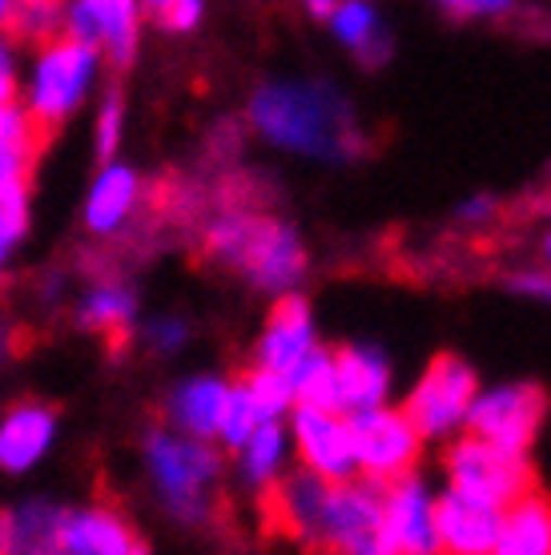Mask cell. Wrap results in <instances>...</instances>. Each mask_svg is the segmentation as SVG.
<instances>
[{"label":"cell","mask_w":551,"mask_h":555,"mask_svg":"<svg viewBox=\"0 0 551 555\" xmlns=\"http://www.w3.org/2000/svg\"><path fill=\"white\" fill-rule=\"evenodd\" d=\"M249 121L282 150L346 162L362 150L355 113L326 85H266L249 101Z\"/></svg>","instance_id":"1"},{"label":"cell","mask_w":551,"mask_h":555,"mask_svg":"<svg viewBox=\"0 0 551 555\" xmlns=\"http://www.w3.org/2000/svg\"><path fill=\"white\" fill-rule=\"evenodd\" d=\"M206 254L246 274L262 291H282L294 286L306 274V250L298 234L282 225L278 218H266L258 209L226 206L206 225Z\"/></svg>","instance_id":"2"},{"label":"cell","mask_w":551,"mask_h":555,"mask_svg":"<svg viewBox=\"0 0 551 555\" xmlns=\"http://www.w3.org/2000/svg\"><path fill=\"white\" fill-rule=\"evenodd\" d=\"M97 73V44L77 41L69 33H61L56 41L41 44L33 85H28V117L56 138L61 121L81 105L85 89Z\"/></svg>","instance_id":"3"},{"label":"cell","mask_w":551,"mask_h":555,"mask_svg":"<svg viewBox=\"0 0 551 555\" xmlns=\"http://www.w3.org/2000/svg\"><path fill=\"white\" fill-rule=\"evenodd\" d=\"M447 472H451V487L463 500L496 507V512H503L508 503L536 487V467L527 463V451H503L479 435L459 439L447 451Z\"/></svg>","instance_id":"4"},{"label":"cell","mask_w":551,"mask_h":555,"mask_svg":"<svg viewBox=\"0 0 551 555\" xmlns=\"http://www.w3.org/2000/svg\"><path fill=\"white\" fill-rule=\"evenodd\" d=\"M145 451L169 512L185 524H202L209 515V487L221 472L218 455L202 439H174V435H153Z\"/></svg>","instance_id":"5"},{"label":"cell","mask_w":551,"mask_h":555,"mask_svg":"<svg viewBox=\"0 0 551 555\" xmlns=\"http://www.w3.org/2000/svg\"><path fill=\"white\" fill-rule=\"evenodd\" d=\"M346 430H350V447H355V459L367 472V479L395 483L402 475H411V467L419 463L423 435L411 427V418L402 411L367 406L346 418Z\"/></svg>","instance_id":"6"},{"label":"cell","mask_w":551,"mask_h":555,"mask_svg":"<svg viewBox=\"0 0 551 555\" xmlns=\"http://www.w3.org/2000/svg\"><path fill=\"white\" fill-rule=\"evenodd\" d=\"M475 371L456 354H435L427 366V375L419 378V387L411 390V399L402 403V415L411 418V427L423 439H435L443 430H451L459 418L467 415V406L475 403Z\"/></svg>","instance_id":"7"},{"label":"cell","mask_w":551,"mask_h":555,"mask_svg":"<svg viewBox=\"0 0 551 555\" xmlns=\"http://www.w3.org/2000/svg\"><path fill=\"white\" fill-rule=\"evenodd\" d=\"M386 483L362 479V483H331L322 519L315 531V547L331 552H374L379 543V519H383Z\"/></svg>","instance_id":"8"},{"label":"cell","mask_w":551,"mask_h":555,"mask_svg":"<svg viewBox=\"0 0 551 555\" xmlns=\"http://www.w3.org/2000/svg\"><path fill=\"white\" fill-rule=\"evenodd\" d=\"M543 415H548V390L536 383H520V387H503L475 399L463 418H467L471 435H479L487 443L503 447V451H527Z\"/></svg>","instance_id":"9"},{"label":"cell","mask_w":551,"mask_h":555,"mask_svg":"<svg viewBox=\"0 0 551 555\" xmlns=\"http://www.w3.org/2000/svg\"><path fill=\"white\" fill-rule=\"evenodd\" d=\"M379 555L395 552H435V528H431V500L427 491L414 483L411 475H402L395 483H386L383 495V519H379Z\"/></svg>","instance_id":"10"},{"label":"cell","mask_w":551,"mask_h":555,"mask_svg":"<svg viewBox=\"0 0 551 555\" xmlns=\"http://www.w3.org/2000/svg\"><path fill=\"white\" fill-rule=\"evenodd\" d=\"M294 435H298V451L310 472H318L331 483H346L359 472V459L350 447V430L343 418H334V411H310L298 406L294 415Z\"/></svg>","instance_id":"11"},{"label":"cell","mask_w":551,"mask_h":555,"mask_svg":"<svg viewBox=\"0 0 551 555\" xmlns=\"http://www.w3.org/2000/svg\"><path fill=\"white\" fill-rule=\"evenodd\" d=\"M65 33L77 41L105 44L117 65H129L138 49V4L133 0H73Z\"/></svg>","instance_id":"12"},{"label":"cell","mask_w":551,"mask_h":555,"mask_svg":"<svg viewBox=\"0 0 551 555\" xmlns=\"http://www.w3.org/2000/svg\"><path fill=\"white\" fill-rule=\"evenodd\" d=\"M431 528H435V552L483 555V552H496L499 512L463 500L459 491H451L439 503H431Z\"/></svg>","instance_id":"13"},{"label":"cell","mask_w":551,"mask_h":555,"mask_svg":"<svg viewBox=\"0 0 551 555\" xmlns=\"http://www.w3.org/2000/svg\"><path fill=\"white\" fill-rule=\"evenodd\" d=\"M56 552L129 555V552H145V543L138 540V531L129 528L121 515L105 512V507H89V512H73L61 519Z\"/></svg>","instance_id":"14"},{"label":"cell","mask_w":551,"mask_h":555,"mask_svg":"<svg viewBox=\"0 0 551 555\" xmlns=\"http://www.w3.org/2000/svg\"><path fill=\"white\" fill-rule=\"evenodd\" d=\"M306 354H310V306H306V298H298V294H286V298H278V306L270 310L258 359H262L266 371L290 375Z\"/></svg>","instance_id":"15"},{"label":"cell","mask_w":551,"mask_h":555,"mask_svg":"<svg viewBox=\"0 0 551 555\" xmlns=\"http://www.w3.org/2000/svg\"><path fill=\"white\" fill-rule=\"evenodd\" d=\"M496 552L499 555H551V495L539 491V483L499 512Z\"/></svg>","instance_id":"16"},{"label":"cell","mask_w":551,"mask_h":555,"mask_svg":"<svg viewBox=\"0 0 551 555\" xmlns=\"http://www.w3.org/2000/svg\"><path fill=\"white\" fill-rule=\"evenodd\" d=\"M56 430V411L44 403H16L0 423V467L4 472H28L49 451Z\"/></svg>","instance_id":"17"},{"label":"cell","mask_w":551,"mask_h":555,"mask_svg":"<svg viewBox=\"0 0 551 555\" xmlns=\"http://www.w3.org/2000/svg\"><path fill=\"white\" fill-rule=\"evenodd\" d=\"M334 375H338V395H343V411H367L379 406L390 383L386 359L371 347H338L331 354Z\"/></svg>","instance_id":"18"},{"label":"cell","mask_w":551,"mask_h":555,"mask_svg":"<svg viewBox=\"0 0 551 555\" xmlns=\"http://www.w3.org/2000/svg\"><path fill=\"white\" fill-rule=\"evenodd\" d=\"M133 202H138V178L125 166H110L97 178L93 194H89L85 222H89V230H97V234H113V230H121L125 218L133 214Z\"/></svg>","instance_id":"19"},{"label":"cell","mask_w":551,"mask_h":555,"mask_svg":"<svg viewBox=\"0 0 551 555\" xmlns=\"http://www.w3.org/2000/svg\"><path fill=\"white\" fill-rule=\"evenodd\" d=\"M331 16L338 41L350 44L367 69H379L386 56H390V37H386V28L379 25V16H374V9L367 0H346Z\"/></svg>","instance_id":"20"},{"label":"cell","mask_w":551,"mask_h":555,"mask_svg":"<svg viewBox=\"0 0 551 555\" xmlns=\"http://www.w3.org/2000/svg\"><path fill=\"white\" fill-rule=\"evenodd\" d=\"M129 322H133V294L125 291L121 282H105L85 298L81 326L93 331L97 338H105L113 350H121L129 343Z\"/></svg>","instance_id":"21"},{"label":"cell","mask_w":551,"mask_h":555,"mask_svg":"<svg viewBox=\"0 0 551 555\" xmlns=\"http://www.w3.org/2000/svg\"><path fill=\"white\" fill-rule=\"evenodd\" d=\"M226 383L218 378H197V383H185V387L174 395L169 403V415L178 418V427L193 439H209L218 435L221 423V406H226Z\"/></svg>","instance_id":"22"},{"label":"cell","mask_w":551,"mask_h":555,"mask_svg":"<svg viewBox=\"0 0 551 555\" xmlns=\"http://www.w3.org/2000/svg\"><path fill=\"white\" fill-rule=\"evenodd\" d=\"M65 0H9L4 13V33L13 44H49L65 33Z\"/></svg>","instance_id":"23"},{"label":"cell","mask_w":551,"mask_h":555,"mask_svg":"<svg viewBox=\"0 0 551 555\" xmlns=\"http://www.w3.org/2000/svg\"><path fill=\"white\" fill-rule=\"evenodd\" d=\"M290 390H294V403L310 406V411H343V395H338V375H334L331 354L310 350L294 371H290Z\"/></svg>","instance_id":"24"},{"label":"cell","mask_w":551,"mask_h":555,"mask_svg":"<svg viewBox=\"0 0 551 555\" xmlns=\"http://www.w3.org/2000/svg\"><path fill=\"white\" fill-rule=\"evenodd\" d=\"M16 519V552H56V535H61V519L65 512H56L49 503H28Z\"/></svg>","instance_id":"25"},{"label":"cell","mask_w":551,"mask_h":555,"mask_svg":"<svg viewBox=\"0 0 551 555\" xmlns=\"http://www.w3.org/2000/svg\"><path fill=\"white\" fill-rule=\"evenodd\" d=\"M258 423H262V415H258V406H254V395H249L246 378H242L238 387L226 390V406H221L218 435L230 447H242L249 439V430L258 427Z\"/></svg>","instance_id":"26"},{"label":"cell","mask_w":551,"mask_h":555,"mask_svg":"<svg viewBox=\"0 0 551 555\" xmlns=\"http://www.w3.org/2000/svg\"><path fill=\"white\" fill-rule=\"evenodd\" d=\"M242 447H246V475L254 483H266L278 472V459H282V430H278L274 418H262Z\"/></svg>","instance_id":"27"},{"label":"cell","mask_w":551,"mask_h":555,"mask_svg":"<svg viewBox=\"0 0 551 555\" xmlns=\"http://www.w3.org/2000/svg\"><path fill=\"white\" fill-rule=\"evenodd\" d=\"M246 387H249V395H254V406H258V415L262 418H278L290 403H294L290 378L278 375V371H266V366L246 378Z\"/></svg>","instance_id":"28"},{"label":"cell","mask_w":551,"mask_h":555,"mask_svg":"<svg viewBox=\"0 0 551 555\" xmlns=\"http://www.w3.org/2000/svg\"><path fill=\"white\" fill-rule=\"evenodd\" d=\"M150 21L166 33H190L202 21V0H150Z\"/></svg>","instance_id":"29"},{"label":"cell","mask_w":551,"mask_h":555,"mask_svg":"<svg viewBox=\"0 0 551 555\" xmlns=\"http://www.w3.org/2000/svg\"><path fill=\"white\" fill-rule=\"evenodd\" d=\"M117 141H121V93L113 89L110 98H105V105H101V117H97V153L113 157Z\"/></svg>","instance_id":"30"},{"label":"cell","mask_w":551,"mask_h":555,"mask_svg":"<svg viewBox=\"0 0 551 555\" xmlns=\"http://www.w3.org/2000/svg\"><path fill=\"white\" fill-rule=\"evenodd\" d=\"M21 234H25V202H0V262L13 254Z\"/></svg>","instance_id":"31"},{"label":"cell","mask_w":551,"mask_h":555,"mask_svg":"<svg viewBox=\"0 0 551 555\" xmlns=\"http://www.w3.org/2000/svg\"><path fill=\"white\" fill-rule=\"evenodd\" d=\"M16 98V65H13V44L0 41V109L13 105Z\"/></svg>","instance_id":"32"},{"label":"cell","mask_w":551,"mask_h":555,"mask_svg":"<svg viewBox=\"0 0 551 555\" xmlns=\"http://www.w3.org/2000/svg\"><path fill=\"white\" fill-rule=\"evenodd\" d=\"M439 4L456 16H483V13H503V9H511V0H439Z\"/></svg>","instance_id":"33"},{"label":"cell","mask_w":551,"mask_h":555,"mask_svg":"<svg viewBox=\"0 0 551 555\" xmlns=\"http://www.w3.org/2000/svg\"><path fill=\"white\" fill-rule=\"evenodd\" d=\"M511 291L531 294V298H548L551 302V278L548 274H515L511 278Z\"/></svg>","instance_id":"34"},{"label":"cell","mask_w":551,"mask_h":555,"mask_svg":"<svg viewBox=\"0 0 551 555\" xmlns=\"http://www.w3.org/2000/svg\"><path fill=\"white\" fill-rule=\"evenodd\" d=\"M153 343H157V347H178V343H181V338H185V326H181V322H174V319H169V322H153Z\"/></svg>","instance_id":"35"},{"label":"cell","mask_w":551,"mask_h":555,"mask_svg":"<svg viewBox=\"0 0 551 555\" xmlns=\"http://www.w3.org/2000/svg\"><path fill=\"white\" fill-rule=\"evenodd\" d=\"M16 552V519L13 512H0V555Z\"/></svg>","instance_id":"36"},{"label":"cell","mask_w":551,"mask_h":555,"mask_svg":"<svg viewBox=\"0 0 551 555\" xmlns=\"http://www.w3.org/2000/svg\"><path fill=\"white\" fill-rule=\"evenodd\" d=\"M306 9H310V13L315 16H331L334 9H338V0H303Z\"/></svg>","instance_id":"37"},{"label":"cell","mask_w":551,"mask_h":555,"mask_svg":"<svg viewBox=\"0 0 551 555\" xmlns=\"http://www.w3.org/2000/svg\"><path fill=\"white\" fill-rule=\"evenodd\" d=\"M487 209H491V202L483 197V202H471V206H463V218H483Z\"/></svg>","instance_id":"38"},{"label":"cell","mask_w":551,"mask_h":555,"mask_svg":"<svg viewBox=\"0 0 551 555\" xmlns=\"http://www.w3.org/2000/svg\"><path fill=\"white\" fill-rule=\"evenodd\" d=\"M4 350H9V334L0 331V359H4Z\"/></svg>","instance_id":"39"},{"label":"cell","mask_w":551,"mask_h":555,"mask_svg":"<svg viewBox=\"0 0 551 555\" xmlns=\"http://www.w3.org/2000/svg\"><path fill=\"white\" fill-rule=\"evenodd\" d=\"M4 13H9V0H0V28H4Z\"/></svg>","instance_id":"40"},{"label":"cell","mask_w":551,"mask_h":555,"mask_svg":"<svg viewBox=\"0 0 551 555\" xmlns=\"http://www.w3.org/2000/svg\"><path fill=\"white\" fill-rule=\"evenodd\" d=\"M548 254H551V237H548Z\"/></svg>","instance_id":"41"}]
</instances>
